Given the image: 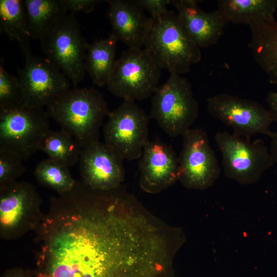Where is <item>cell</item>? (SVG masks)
Returning a JSON list of instances; mask_svg holds the SVG:
<instances>
[{"instance_id": "obj_25", "label": "cell", "mask_w": 277, "mask_h": 277, "mask_svg": "<svg viewBox=\"0 0 277 277\" xmlns=\"http://www.w3.org/2000/svg\"><path fill=\"white\" fill-rule=\"evenodd\" d=\"M24 93L18 77L9 74L0 63V110L7 109L23 104Z\"/></svg>"}, {"instance_id": "obj_6", "label": "cell", "mask_w": 277, "mask_h": 277, "mask_svg": "<svg viewBox=\"0 0 277 277\" xmlns=\"http://www.w3.org/2000/svg\"><path fill=\"white\" fill-rule=\"evenodd\" d=\"M49 118L44 108L24 104L0 110V150L28 160L50 130Z\"/></svg>"}, {"instance_id": "obj_8", "label": "cell", "mask_w": 277, "mask_h": 277, "mask_svg": "<svg viewBox=\"0 0 277 277\" xmlns=\"http://www.w3.org/2000/svg\"><path fill=\"white\" fill-rule=\"evenodd\" d=\"M162 70L143 48H128L115 62L108 90L123 100H145L159 87Z\"/></svg>"}, {"instance_id": "obj_4", "label": "cell", "mask_w": 277, "mask_h": 277, "mask_svg": "<svg viewBox=\"0 0 277 277\" xmlns=\"http://www.w3.org/2000/svg\"><path fill=\"white\" fill-rule=\"evenodd\" d=\"M38 40L45 57L76 88L85 77V58L89 44L75 15L66 14L58 18Z\"/></svg>"}, {"instance_id": "obj_22", "label": "cell", "mask_w": 277, "mask_h": 277, "mask_svg": "<svg viewBox=\"0 0 277 277\" xmlns=\"http://www.w3.org/2000/svg\"><path fill=\"white\" fill-rule=\"evenodd\" d=\"M31 39H39L56 20L67 14L62 0H24Z\"/></svg>"}, {"instance_id": "obj_2", "label": "cell", "mask_w": 277, "mask_h": 277, "mask_svg": "<svg viewBox=\"0 0 277 277\" xmlns=\"http://www.w3.org/2000/svg\"><path fill=\"white\" fill-rule=\"evenodd\" d=\"M48 116L72 135L83 148L98 141L100 129L108 116L107 103L94 88H73L64 92L46 107Z\"/></svg>"}, {"instance_id": "obj_30", "label": "cell", "mask_w": 277, "mask_h": 277, "mask_svg": "<svg viewBox=\"0 0 277 277\" xmlns=\"http://www.w3.org/2000/svg\"><path fill=\"white\" fill-rule=\"evenodd\" d=\"M269 137L270 138V152L274 163L277 165V132H273Z\"/></svg>"}, {"instance_id": "obj_15", "label": "cell", "mask_w": 277, "mask_h": 277, "mask_svg": "<svg viewBox=\"0 0 277 277\" xmlns=\"http://www.w3.org/2000/svg\"><path fill=\"white\" fill-rule=\"evenodd\" d=\"M178 166V157L170 145L148 140L138 162L141 189L155 194L173 185L179 180Z\"/></svg>"}, {"instance_id": "obj_29", "label": "cell", "mask_w": 277, "mask_h": 277, "mask_svg": "<svg viewBox=\"0 0 277 277\" xmlns=\"http://www.w3.org/2000/svg\"><path fill=\"white\" fill-rule=\"evenodd\" d=\"M266 102L273 122L277 123V91H270L267 94Z\"/></svg>"}, {"instance_id": "obj_21", "label": "cell", "mask_w": 277, "mask_h": 277, "mask_svg": "<svg viewBox=\"0 0 277 277\" xmlns=\"http://www.w3.org/2000/svg\"><path fill=\"white\" fill-rule=\"evenodd\" d=\"M0 31L10 40L18 43L22 53L31 50L24 1H0Z\"/></svg>"}, {"instance_id": "obj_9", "label": "cell", "mask_w": 277, "mask_h": 277, "mask_svg": "<svg viewBox=\"0 0 277 277\" xmlns=\"http://www.w3.org/2000/svg\"><path fill=\"white\" fill-rule=\"evenodd\" d=\"M107 116L103 128L105 143L124 160L139 159L149 140L148 115L134 101L124 100Z\"/></svg>"}, {"instance_id": "obj_7", "label": "cell", "mask_w": 277, "mask_h": 277, "mask_svg": "<svg viewBox=\"0 0 277 277\" xmlns=\"http://www.w3.org/2000/svg\"><path fill=\"white\" fill-rule=\"evenodd\" d=\"M214 140L222 154L225 175L242 185L256 183L274 164L263 140L251 141L226 131L216 132Z\"/></svg>"}, {"instance_id": "obj_19", "label": "cell", "mask_w": 277, "mask_h": 277, "mask_svg": "<svg viewBox=\"0 0 277 277\" xmlns=\"http://www.w3.org/2000/svg\"><path fill=\"white\" fill-rule=\"evenodd\" d=\"M217 5L227 23L250 26L275 21L277 0H219Z\"/></svg>"}, {"instance_id": "obj_20", "label": "cell", "mask_w": 277, "mask_h": 277, "mask_svg": "<svg viewBox=\"0 0 277 277\" xmlns=\"http://www.w3.org/2000/svg\"><path fill=\"white\" fill-rule=\"evenodd\" d=\"M117 40L111 34L104 39H95L88 45L85 54V68L93 84L107 85L116 60Z\"/></svg>"}, {"instance_id": "obj_5", "label": "cell", "mask_w": 277, "mask_h": 277, "mask_svg": "<svg viewBox=\"0 0 277 277\" xmlns=\"http://www.w3.org/2000/svg\"><path fill=\"white\" fill-rule=\"evenodd\" d=\"M198 113V103L191 84L180 74L170 73L153 94L151 117L170 137L182 135L190 128Z\"/></svg>"}, {"instance_id": "obj_11", "label": "cell", "mask_w": 277, "mask_h": 277, "mask_svg": "<svg viewBox=\"0 0 277 277\" xmlns=\"http://www.w3.org/2000/svg\"><path fill=\"white\" fill-rule=\"evenodd\" d=\"M207 109L212 116L241 136L261 134L269 137L273 132L270 129L273 120L268 110L254 101L219 94L207 98Z\"/></svg>"}, {"instance_id": "obj_3", "label": "cell", "mask_w": 277, "mask_h": 277, "mask_svg": "<svg viewBox=\"0 0 277 277\" xmlns=\"http://www.w3.org/2000/svg\"><path fill=\"white\" fill-rule=\"evenodd\" d=\"M143 49L162 69L188 73L201 59V52L183 27L177 13L168 10L152 19Z\"/></svg>"}, {"instance_id": "obj_23", "label": "cell", "mask_w": 277, "mask_h": 277, "mask_svg": "<svg viewBox=\"0 0 277 277\" xmlns=\"http://www.w3.org/2000/svg\"><path fill=\"white\" fill-rule=\"evenodd\" d=\"M39 150L46 153L49 158L69 168L78 163L81 148L67 132L50 129L44 138Z\"/></svg>"}, {"instance_id": "obj_18", "label": "cell", "mask_w": 277, "mask_h": 277, "mask_svg": "<svg viewBox=\"0 0 277 277\" xmlns=\"http://www.w3.org/2000/svg\"><path fill=\"white\" fill-rule=\"evenodd\" d=\"M249 26L251 37L248 47L269 82L277 87V22Z\"/></svg>"}, {"instance_id": "obj_13", "label": "cell", "mask_w": 277, "mask_h": 277, "mask_svg": "<svg viewBox=\"0 0 277 277\" xmlns=\"http://www.w3.org/2000/svg\"><path fill=\"white\" fill-rule=\"evenodd\" d=\"M41 198L31 184L16 181L0 187L1 233L13 235L36 225Z\"/></svg>"}, {"instance_id": "obj_14", "label": "cell", "mask_w": 277, "mask_h": 277, "mask_svg": "<svg viewBox=\"0 0 277 277\" xmlns=\"http://www.w3.org/2000/svg\"><path fill=\"white\" fill-rule=\"evenodd\" d=\"M123 161L114 149L99 141L82 148L78 164L83 182L100 190L120 187L125 176Z\"/></svg>"}, {"instance_id": "obj_16", "label": "cell", "mask_w": 277, "mask_h": 277, "mask_svg": "<svg viewBox=\"0 0 277 277\" xmlns=\"http://www.w3.org/2000/svg\"><path fill=\"white\" fill-rule=\"evenodd\" d=\"M108 18L112 28V33L128 48L143 47L152 22L134 1L109 0Z\"/></svg>"}, {"instance_id": "obj_10", "label": "cell", "mask_w": 277, "mask_h": 277, "mask_svg": "<svg viewBox=\"0 0 277 277\" xmlns=\"http://www.w3.org/2000/svg\"><path fill=\"white\" fill-rule=\"evenodd\" d=\"M183 147L178 157L179 180L185 188L204 190L219 178L221 168L207 133L190 128L183 135Z\"/></svg>"}, {"instance_id": "obj_27", "label": "cell", "mask_w": 277, "mask_h": 277, "mask_svg": "<svg viewBox=\"0 0 277 277\" xmlns=\"http://www.w3.org/2000/svg\"><path fill=\"white\" fill-rule=\"evenodd\" d=\"M135 3L143 10H146L154 19L167 12L170 0H135Z\"/></svg>"}, {"instance_id": "obj_12", "label": "cell", "mask_w": 277, "mask_h": 277, "mask_svg": "<svg viewBox=\"0 0 277 277\" xmlns=\"http://www.w3.org/2000/svg\"><path fill=\"white\" fill-rule=\"evenodd\" d=\"M22 55L24 65L18 70L17 77L24 91L23 104L44 108L69 89L70 81L45 57L35 55L31 50Z\"/></svg>"}, {"instance_id": "obj_17", "label": "cell", "mask_w": 277, "mask_h": 277, "mask_svg": "<svg viewBox=\"0 0 277 277\" xmlns=\"http://www.w3.org/2000/svg\"><path fill=\"white\" fill-rule=\"evenodd\" d=\"M195 0H174L181 24L187 34L199 48L216 44L227 24L217 10L206 12Z\"/></svg>"}, {"instance_id": "obj_24", "label": "cell", "mask_w": 277, "mask_h": 277, "mask_svg": "<svg viewBox=\"0 0 277 277\" xmlns=\"http://www.w3.org/2000/svg\"><path fill=\"white\" fill-rule=\"evenodd\" d=\"M34 174L39 184L60 194L71 190L76 183L69 167L49 157L37 164Z\"/></svg>"}, {"instance_id": "obj_1", "label": "cell", "mask_w": 277, "mask_h": 277, "mask_svg": "<svg viewBox=\"0 0 277 277\" xmlns=\"http://www.w3.org/2000/svg\"><path fill=\"white\" fill-rule=\"evenodd\" d=\"M56 201L66 212L46 219L43 277H157L167 252L151 214L118 191L73 190Z\"/></svg>"}, {"instance_id": "obj_28", "label": "cell", "mask_w": 277, "mask_h": 277, "mask_svg": "<svg viewBox=\"0 0 277 277\" xmlns=\"http://www.w3.org/2000/svg\"><path fill=\"white\" fill-rule=\"evenodd\" d=\"M67 11L71 14L80 12L89 13L93 11L95 7L102 1L100 0H62Z\"/></svg>"}, {"instance_id": "obj_26", "label": "cell", "mask_w": 277, "mask_h": 277, "mask_svg": "<svg viewBox=\"0 0 277 277\" xmlns=\"http://www.w3.org/2000/svg\"><path fill=\"white\" fill-rule=\"evenodd\" d=\"M23 160L10 152L0 150V187L16 181L26 171Z\"/></svg>"}]
</instances>
